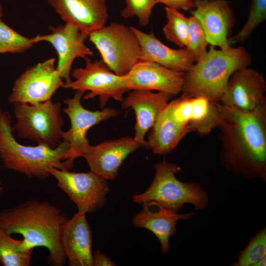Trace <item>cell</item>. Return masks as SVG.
<instances>
[{
	"label": "cell",
	"mask_w": 266,
	"mask_h": 266,
	"mask_svg": "<svg viewBox=\"0 0 266 266\" xmlns=\"http://www.w3.org/2000/svg\"><path fill=\"white\" fill-rule=\"evenodd\" d=\"M149 203L156 205L158 210H151L148 204H142L143 209L134 216L133 224L136 227L147 229L154 233L160 242L162 253H166L169 250V238L176 232L177 221L188 219L196 212L179 214L155 203Z\"/></svg>",
	"instance_id": "21"
},
{
	"label": "cell",
	"mask_w": 266,
	"mask_h": 266,
	"mask_svg": "<svg viewBox=\"0 0 266 266\" xmlns=\"http://www.w3.org/2000/svg\"><path fill=\"white\" fill-rule=\"evenodd\" d=\"M50 175L57 180V186L76 205L78 211L94 213L102 208L110 191L107 180L90 171L75 172L51 167Z\"/></svg>",
	"instance_id": "9"
},
{
	"label": "cell",
	"mask_w": 266,
	"mask_h": 266,
	"mask_svg": "<svg viewBox=\"0 0 266 266\" xmlns=\"http://www.w3.org/2000/svg\"><path fill=\"white\" fill-rule=\"evenodd\" d=\"M67 215L49 201L32 200L0 211V228L8 233L20 234L24 251L43 247L48 252V262L63 266L67 259L62 247L60 233Z\"/></svg>",
	"instance_id": "2"
},
{
	"label": "cell",
	"mask_w": 266,
	"mask_h": 266,
	"mask_svg": "<svg viewBox=\"0 0 266 266\" xmlns=\"http://www.w3.org/2000/svg\"><path fill=\"white\" fill-rule=\"evenodd\" d=\"M167 22L163 28L164 34L169 41L181 48H186L188 40V17L179 10L165 7Z\"/></svg>",
	"instance_id": "25"
},
{
	"label": "cell",
	"mask_w": 266,
	"mask_h": 266,
	"mask_svg": "<svg viewBox=\"0 0 266 266\" xmlns=\"http://www.w3.org/2000/svg\"><path fill=\"white\" fill-rule=\"evenodd\" d=\"M23 240L13 238L0 228V264L2 266H29L33 250L24 251Z\"/></svg>",
	"instance_id": "24"
},
{
	"label": "cell",
	"mask_w": 266,
	"mask_h": 266,
	"mask_svg": "<svg viewBox=\"0 0 266 266\" xmlns=\"http://www.w3.org/2000/svg\"><path fill=\"white\" fill-rule=\"evenodd\" d=\"M10 114L0 109V159L4 168L29 178H48V170L54 167L69 170L66 161L69 146L62 141L55 148L43 144L26 146L19 143L13 132Z\"/></svg>",
	"instance_id": "3"
},
{
	"label": "cell",
	"mask_w": 266,
	"mask_h": 266,
	"mask_svg": "<svg viewBox=\"0 0 266 266\" xmlns=\"http://www.w3.org/2000/svg\"><path fill=\"white\" fill-rule=\"evenodd\" d=\"M13 105L16 119L13 129L20 138L52 148L62 142L64 122L59 102H53L50 100L35 104L18 103Z\"/></svg>",
	"instance_id": "6"
},
{
	"label": "cell",
	"mask_w": 266,
	"mask_h": 266,
	"mask_svg": "<svg viewBox=\"0 0 266 266\" xmlns=\"http://www.w3.org/2000/svg\"><path fill=\"white\" fill-rule=\"evenodd\" d=\"M266 90L263 74L248 66L244 67L232 74L219 103L240 111H251L266 104Z\"/></svg>",
	"instance_id": "13"
},
{
	"label": "cell",
	"mask_w": 266,
	"mask_h": 266,
	"mask_svg": "<svg viewBox=\"0 0 266 266\" xmlns=\"http://www.w3.org/2000/svg\"><path fill=\"white\" fill-rule=\"evenodd\" d=\"M2 0H0V18H1L3 14V9H2V5L1 4V2Z\"/></svg>",
	"instance_id": "34"
},
{
	"label": "cell",
	"mask_w": 266,
	"mask_h": 266,
	"mask_svg": "<svg viewBox=\"0 0 266 266\" xmlns=\"http://www.w3.org/2000/svg\"><path fill=\"white\" fill-rule=\"evenodd\" d=\"M84 93L76 91L72 98L64 100L66 107L63 111L70 120V127L68 130L64 132L63 140L67 142L69 146L68 158L66 162L71 168L75 159L82 157L90 145L87 138L89 130L119 114L118 111L110 107H104L100 110L96 111L85 108L81 102Z\"/></svg>",
	"instance_id": "10"
},
{
	"label": "cell",
	"mask_w": 266,
	"mask_h": 266,
	"mask_svg": "<svg viewBox=\"0 0 266 266\" xmlns=\"http://www.w3.org/2000/svg\"><path fill=\"white\" fill-rule=\"evenodd\" d=\"M124 76L129 91H157L173 96L182 92L185 72L140 61Z\"/></svg>",
	"instance_id": "14"
},
{
	"label": "cell",
	"mask_w": 266,
	"mask_h": 266,
	"mask_svg": "<svg viewBox=\"0 0 266 266\" xmlns=\"http://www.w3.org/2000/svg\"><path fill=\"white\" fill-rule=\"evenodd\" d=\"M266 19V0H252L248 19L241 30L228 38L229 45L247 39L255 29Z\"/></svg>",
	"instance_id": "28"
},
{
	"label": "cell",
	"mask_w": 266,
	"mask_h": 266,
	"mask_svg": "<svg viewBox=\"0 0 266 266\" xmlns=\"http://www.w3.org/2000/svg\"><path fill=\"white\" fill-rule=\"evenodd\" d=\"M126 5L120 12L124 19L136 17L141 27L146 26L150 22L156 0H125Z\"/></svg>",
	"instance_id": "30"
},
{
	"label": "cell",
	"mask_w": 266,
	"mask_h": 266,
	"mask_svg": "<svg viewBox=\"0 0 266 266\" xmlns=\"http://www.w3.org/2000/svg\"><path fill=\"white\" fill-rule=\"evenodd\" d=\"M114 263L99 250L93 254V266H113Z\"/></svg>",
	"instance_id": "32"
},
{
	"label": "cell",
	"mask_w": 266,
	"mask_h": 266,
	"mask_svg": "<svg viewBox=\"0 0 266 266\" xmlns=\"http://www.w3.org/2000/svg\"><path fill=\"white\" fill-rule=\"evenodd\" d=\"M194 0L195 1V0Z\"/></svg>",
	"instance_id": "36"
},
{
	"label": "cell",
	"mask_w": 266,
	"mask_h": 266,
	"mask_svg": "<svg viewBox=\"0 0 266 266\" xmlns=\"http://www.w3.org/2000/svg\"><path fill=\"white\" fill-rule=\"evenodd\" d=\"M220 162L236 175L266 180V104L245 112L220 103Z\"/></svg>",
	"instance_id": "1"
},
{
	"label": "cell",
	"mask_w": 266,
	"mask_h": 266,
	"mask_svg": "<svg viewBox=\"0 0 266 266\" xmlns=\"http://www.w3.org/2000/svg\"><path fill=\"white\" fill-rule=\"evenodd\" d=\"M55 63L50 58L27 69L16 79L8 102L35 104L51 100L64 84Z\"/></svg>",
	"instance_id": "11"
},
{
	"label": "cell",
	"mask_w": 266,
	"mask_h": 266,
	"mask_svg": "<svg viewBox=\"0 0 266 266\" xmlns=\"http://www.w3.org/2000/svg\"><path fill=\"white\" fill-rule=\"evenodd\" d=\"M102 60L115 74H127L140 61L141 49L131 27L112 22L88 35Z\"/></svg>",
	"instance_id": "7"
},
{
	"label": "cell",
	"mask_w": 266,
	"mask_h": 266,
	"mask_svg": "<svg viewBox=\"0 0 266 266\" xmlns=\"http://www.w3.org/2000/svg\"><path fill=\"white\" fill-rule=\"evenodd\" d=\"M34 44L32 38L19 34L0 18V54L24 53Z\"/></svg>",
	"instance_id": "26"
},
{
	"label": "cell",
	"mask_w": 266,
	"mask_h": 266,
	"mask_svg": "<svg viewBox=\"0 0 266 266\" xmlns=\"http://www.w3.org/2000/svg\"><path fill=\"white\" fill-rule=\"evenodd\" d=\"M51 32L47 34L37 35L33 37L35 43L40 41L50 43L56 51L58 61L56 67L65 83L71 81L70 74L73 61L78 58L85 59L93 55L86 45L88 35L76 27L66 24L57 27H49Z\"/></svg>",
	"instance_id": "12"
},
{
	"label": "cell",
	"mask_w": 266,
	"mask_h": 266,
	"mask_svg": "<svg viewBox=\"0 0 266 266\" xmlns=\"http://www.w3.org/2000/svg\"><path fill=\"white\" fill-rule=\"evenodd\" d=\"M131 28L140 44V61L154 62L166 68L185 72L195 64L194 58L186 48H171L157 39L153 33H146L134 27Z\"/></svg>",
	"instance_id": "20"
},
{
	"label": "cell",
	"mask_w": 266,
	"mask_h": 266,
	"mask_svg": "<svg viewBox=\"0 0 266 266\" xmlns=\"http://www.w3.org/2000/svg\"><path fill=\"white\" fill-rule=\"evenodd\" d=\"M188 40L186 48L189 50L195 62L207 51L209 44L205 33L198 19L194 15L188 17Z\"/></svg>",
	"instance_id": "29"
},
{
	"label": "cell",
	"mask_w": 266,
	"mask_h": 266,
	"mask_svg": "<svg viewBox=\"0 0 266 266\" xmlns=\"http://www.w3.org/2000/svg\"><path fill=\"white\" fill-rule=\"evenodd\" d=\"M142 146L133 138L123 137L89 145L83 154L90 171L106 180L114 179L126 158Z\"/></svg>",
	"instance_id": "15"
},
{
	"label": "cell",
	"mask_w": 266,
	"mask_h": 266,
	"mask_svg": "<svg viewBox=\"0 0 266 266\" xmlns=\"http://www.w3.org/2000/svg\"><path fill=\"white\" fill-rule=\"evenodd\" d=\"M66 24L89 35L106 25L107 0H47Z\"/></svg>",
	"instance_id": "16"
},
{
	"label": "cell",
	"mask_w": 266,
	"mask_h": 266,
	"mask_svg": "<svg viewBox=\"0 0 266 266\" xmlns=\"http://www.w3.org/2000/svg\"><path fill=\"white\" fill-rule=\"evenodd\" d=\"M266 256L264 257L261 260L255 264L253 266H265L266 265Z\"/></svg>",
	"instance_id": "33"
},
{
	"label": "cell",
	"mask_w": 266,
	"mask_h": 266,
	"mask_svg": "<svg viewBox=\"0 0 266 266\" xmlns=\"http://www.w3.org/2000/svg\"><path fill=\"white\" fill-rule=\"evenodd\" d=\"M156 3H162L168 7L178 10L192 11L195 4L193 0H156Z\"/></svg>",
	"instance_id": "31"
},
{
	"label": "cell",
	"mask_w": 266,
	"mask_h": 266,
	"mask_svg": "<svg viewBox=\"0 0 266 266\" xmlns=\"http://www.w3.org/2000/svg\"><path fill=\"white\" fill-rule=\"evenodd\" d=\"M172 96L161 92L133 90L121 101L122 108H132L134 111L136 121L133 138L142 147L147 148L146 134L152 128Z\"/></svg>",
	"instance_id": "18"
},
{
	"label": "cell",
	"mask_w": 266,
	"mask_h": 266,
	"mask_svg": "<svg viewBox=\"0 0 266 266\" xmlns=\"http://www.w3.org/2000/svg\"><path fill=\"white\" fill-rule=\"evenodd\" d=\"M252 58L243 47L209 50L185 72L183 95L203 97L219 102L229 80L236 70L248 66Z\"/></svg>",
	"instance_id": "4"
},
{
	"label": "cell",
	"mask_w": 266,
	"mask_h": 266,
	"mask_svg": "<svg viewBox=\"0 0 266 266\" xmlns=\"http://www.w3.org/2000/svg\"><path fill=\"white\" fill-rule=\"evenodd\" d=\"M60 241L69 266H93L92 234L85 213L77 211L66 222Z\"/></svg>",
	"instance_id": "19"
},
{
	"label": "cell",
	"mask_w": 266,
	"mask_h": 266,
	"mask_svg": "<svg viewBox=\"0 0 266 266\" xmlns=\"http://www.w3.org/2000/svg\"><path fill=\"white\" fill-rule=\"evenodd\" d=\"M85 60V66L74 69L71 74L74 81L63 85L62 88L88 93L84 100L98 97L100 108H103L110 99L121 101L124 94L129 91L126 87L124 76L114 73L102 60Z\"/></svg>",
	"instance_id": "8"
},
{
	"label": "cell",
	"mask_w": 266,
	"mask_h": 266,
	"mask_svg": "<svg viewBox=\"0 0 266 266\" xmlns=\"http://www.w3.org/2000/svg\"><path fill=\"white\" fill-rule=\"evenodd\" d=\"M3 186H2V182H1V180H0V197L1 195V194H2V192H3Z\"/></svg>",
	"instance_id": "35"
},
{
	"label": "cell",
	"mask_w": 266,
	"mask_h": 266,
	"mask_svg": "<svg viewBox=\"0 0 266 266\" xmlns=\"http://www.w3.org/2000/svg\"><path fill=\"white\" fill-rule=\"evenodd\" d=\"M150 130L146 141L147 148L159 155L170 153L188 133L192 132L190 127L174 120L166 106Z\"/></svg>",
	"instance_id": "22"
},
{
	"label": "cell",
	"mask_w": 266,
	"mask_h": 266,
	"mask_svg": "<svg viewBox=\"0 0 266 266\" xmlns=\"http://www.w3.org/2000/svg\"><path fill=\"white\" fill-rule=\"evenodd\" d=\"M188 122L192 132L203 136L218 128L221 111L219 102L203 97H188Z\"/></svg>",
	"instance_id": "23"
},
{
	"label": "cell",
	"mask_w": 266,
	"mask_h": 266,
	"mask_svg": "<svg viewBox=\"0 0 266 266\" xmlns=\"http://www.w3.org/2000/svg\"><path fill=\"white\" fill-rule=\"evenodd\" d=\"M266 256V229L264 228L254 236L233 264L235 266H253Z\"/></svg>",
	"instance_id": "27"
},
{
	"label": "cell",
	"mask_w": 266,
	"mask_h": 266,
	"mask_svg": "<svg viewBox=\"0 0 266 266\" xmlns=\"http://www.w3.org/2000/svg\"><path fill=\"white\" fill-rule=\"evenodd\" d=\"M191 12L199 21L208 43L221 49L231 46L228 36L233 26V13L226 0H196Z\"/></svg>",
	"instance_id": "17"
},
{
	"label": "cell",
	"mask_w": 266,
	"mask_h": 266,
	"mask_svg": "<svg viewBox=\"0 0 266 266\" xmlns=\"http://www.w3.org/2000/svg\"><path fill=\"white\" fill-rule=\"evenodd\" d=\"M154 178L143 193L134 194L133 201L140 204L154 202L179 212L185 204H191L196 209L206 208L209 198L204 190L196 182H183L175 175L181 171L178 165L165 160L155 165Z\"/></svg>",
	"instance_id": "5"
}]
</instances>
